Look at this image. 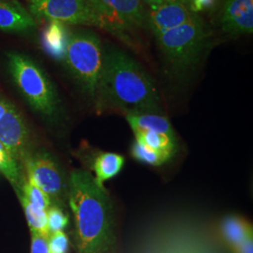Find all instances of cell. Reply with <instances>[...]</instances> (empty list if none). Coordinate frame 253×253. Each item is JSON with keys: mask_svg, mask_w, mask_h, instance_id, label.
<instances>
[{"mask_svg": "<svg viewBox=\"0 0 253 253\" xmlns=\"http://www.w3.org/2000/svg\"><path fill=\"white\" fill-rule=\"evenodd\" d=\"M93 109L98 115H164L153 78L142 64L116 47L104 48Z\"/></svg>", "mask_w": 253, "mask_h": 253, "instance_id": "cell-1", "label": "cell"}, {"mask_svg": "<svg viewBox=\"0 0 253 253\" xmlns=\"http://www.w3.org/2000/svg\"><path fill=\"white\" fill-rule=\"evenodd\" d=\"M68 207L74 222L76 253H117L114 202L106 188L84 169L70 172Z\"/></svg>", "mask_w": 253, "mask_h": 253, "instance_id": "cell-2", "label": "cell"}, {"mask_svg": "<svg viewBox=\"0 0 253 253\" xmlns=\"http://www.w3.org/2000/svg\"><path fill=\"white\" fill-rule=\"evenodd\" d=\"M9 79L27 106L52 130H62L69 118L56 86L44 69L27 54L6 53Z\"/></svg>", "mask_w": 253, "mask_h": 253, "instance_id": "cell-3", "label": "cell"}, {"mask_svg": "<svg viewBox=\"0 0 253 253\" xmlns=\"http://www.w3.org/2000/svg\"><path fill=\"white\" fill-rule=\"evenodd\" d=\"M154 37L164 72L178 81L189 79L196 72L206 58L212 39L202 17Z\"/></svg>", "mask_w": 253, "mask_h": 253, "instance_id": "cell-4", "label": "cell"}, {"mask_svg": "<svg viewBox=\"0 0 253 253\" xmlns=\"http://www.w3.org/2000/svg\"><path fill=\"white\" fill-rule=\"evenodd\" d=\"M104 47L100 38L87 30L74 31L67 39L63 61L85 101L94 107L103 62Z\"/></svg>", "mask_w": 253, "mask_h": 253, "instance_id": "cell-5", "label": "cell"}, {"mask_svg": "<svg viewBox=\"0 0 253 253\" xmlns=\"http://www.w3.org/2000/svg\"><path fill=\"white\" fill-rule=\"evenodd\" d=\"M26 179L42 190L52 206L69 209V174L54 157L43 146L36 145L28 154L24 165Z\"/></svg>", "mask_w": 253, "mask_h": 253, "instance_id": "cell-6", "label": "cell"}, {"mask_svg": "<svg viewBox=\"0 0 253 253\" xmlns=\"http://www.w3.org/2000/svg\"><path fill=\"white\" fill-rule=\"evenodd\" d=\"M28 11L37 20L100 28L115 35L89 0H28Z\"/></svg>", "mask_w": 253, "mask_h": 253, "instance_id": "cell-7", "label": "cell"}, {"mask_svg": "<svg viewBox=\"0 0 253 253\" xmlns=\"http://www.w3.org/2000/svg\"><path fill=\"white\" fill-rule=\"evenodd\" d=\"M0 143L25 174L28 154L36 146L30 126L23 114L10 100L0 95Z\"/></svg>", "mask_w": 253, "mask_h": 253, "instance_id": "cell-8", "label": "cell"}, {"mask_svg": "<svg viewBox=\"0 0 253 253\" xmlns=\"http://www.w3.org/2000/svg\"><path fill=\"white\" fill-rule=\"evenodd\" d=\"M92 7L106 21L115 35L133 45L128 31L146 28L147 9L141 0H89Z\"/></svg>", "mask_w": 253, "mask_h": 253, "instance_id": "cell-9", "label": "cell"}, {"mask_svg": "<svg viewBox=\"0 0 253 253\" xmlns=\"http://www.w3.org/2000/svg\"><path fill=\"white\" fill-rule=\"evenodd\" d=\"M201 17L186 6L174 3L164 2L161 5L147 9L146 28L154 36L180 27L184 24L192 22Z\"/></svg>", "mask_w": 253, "mask_h": 253, "instance_id": "cell-10", "label": "cell"}, {"mask_svg": "<svg viewBox=\"0 0 253 253\" xmlns=\"http://www.w3.org/2000/svg\"><path fill=\"white\" fill-rule=\"evenodd\" d=\"M219 25L228 36L252 35L253 0H225L220 10Z\"/></svg>", "mask_w": 253, "mask_h": 253, "instance_id": "cell-11", "label": "cell"}, {"mask_svg": "<svg viewBox=\"0 0 253 253\" xmlns=\"http://www.w3.org/2000/svg\"><path fill=\"white\" fill-rule=\"evenodd\" d=\"M85 157L86 170L90 172L96 183L105 188V183L118 175L125 165V157L115 152L87 150Z\"/></svg>", "mask_w": 253, "mask_h": 253, "instance_id": "cell-12", "label": "cell"}, {"mask_svg": "<svg viewBox=\"0 0 253 253\" xmlns=\"http://www.w3.org/2000/svg\"><path fill=\"white\" fill-rule=\"evenodd\" d=\"M36 22L17 0H0V31L28 34L36 29Z\"/></svg>", "mask_w": 253, "mask_h": 253, "instance_id": "cell-13", "label": "cell"}, {"mask_svg": "<svg viewBox=\"0 0 253 253\" xmlns=\"http://www.w3.org/2000/svg\"><path fill=\"white\" fill-rule=\"evenodd\" d=\"M125 118L134 134L151 131L176 137L174 128L165 115L139 114L125 116Z\"/></svg>", "mask_w": 253, "mask_h": 253, "instance_id": "cell-14", "label": "cell"}, {"mask_svg": "<svg viewBox=\"0 0 253 253\" xmlns=\"http://www.w3.org/2000/svg\"><path fill=\"white\" fill-rule=\"evenodd\" d=\"M220 234L230 249H234L253 234L252 224L245 218L235 215L225 217L220 224Z\"/></svg>", "mask_w": 253, "mask_h": 253, "instance_id": "cell-15", "label": "cell"}, {"mask_svg": "<svg viewBox=\"0 0 253 253\" xmlns=\"http://www.w3.org/2000/svg\"><path fill=\"white\" fill-rule=\"evenodd\" d=\"M135 140L159 152L168 154L173 157L177 148V138L173 136L157 132L135 133Z\"/></svg>", "mask_w": 253, "mask_h": 253, "instance_id": "cell-16", "label": "cell"}, {"mask_svg": "<svg viewBox=\"0 0 253 253\" xmlns=\"http://www.w3.org/2000/svg\"><path fill=\"white\" fill-rule=\"evenodd\" d=\"M130 155L137 162L154 167L162 166L168 163L172 158L168 154L151 149L136 140L130 146Z\"/></svg>", "mask_w": 253, "mask_h": 253, "instance_id": "cell-17", "label": "cell"}, {"mask_svg": "<svg viewBox=\"0 0 253 253\" xmlns=\"http://www.w3.org/2000/svg\"><path fill=\"white\" fill-rule=\"evenodd\" d=\"M18 199L24 209L30 233L34 232L49 235L47 229V211L32 206L22 195L19 196Z\"/></svg>", "mask_w": 253, "mask_h": 253, "instance_id": "cell-18", "label": "cell"}, {"mask_svg": "<svg viewBox=\"0 0 253 253\" xmlns=\"http://www.w3.org/2000/svg\"><path fill=\"white\" fill-rule=\"evenodd\" d=\"M21 195L32 206L46 211L52 206L51 200L49 199L45 193L27 179L22 187L21 193L17 195V197Z\"/></svg>", "mask_w": 253, "mask_h": 253, "instance_id": "cell-19", "label": "cell"}, {"mask_svg": "<svg viewBox=\"0 0 253 253\" xmlns=\"http://www.w3.org/2000/svg\"><path fill=\"white\" fill-rule=\"evenodd\" d=\"M69 215L67 210L63 208L51 206L47 210V229L49 235L55 232L64 231V229L69 225Z\"/></svg>", "mask_w": 253, "mask_h": 253, "instance_id": "cell-20", "label": "cell"}, {"mask_svg": "<svg viewBox=\"0 0 253 253\" xmlns=\"http://www.w3.org/2000/svg\"><path fill=\"white\" fill-rule=\"evenodd\" d=\"M70 239L64 231L52 233L48 236V253H69Z\"/></svg>", "mask_w": 253, "mask_h": 253, "instance_id": "cell-21", "label": "cell"}, {"mask_svg": "<svg viewBox=\"0 0 253 253\" xmlns=\"http://www.w3.org/2000/svg\"><path fill=\"white\" fill-rule=\"evenodd\" d=\"M48 236L32 232L30 253H48Z\"/></svg>", "mask_w": 253, "mask_h": 253, "instance_id": "cell-22", "label": "cell"}, {"mask_svg": "<svg viewBox=\"0 0 253 253\" xmlns=\"http://www.w3.org/2000/svg\"><path fill=\"white\" fill-rule=\"evenodd\" d=\"M233 253H253V234L249 235L243 242L232 249Z\"/></svg>", "mask_w": 253, "mask_h": 253, "instance_id": "cell-23", "label": "cell"}, {"mask_svg": "<svg viewBox=\"0 0 253 253\" xmlns=\"http://www.w3.org/2000/svg\"><path fill=\"white\" fill-rule=\"evenodd\" d=\"M167 2H174V3H179L187 8H189L190 10L193 11V0H165ZM194 12V11H193Z\"/></svg>", "mask_w": 253, "mask_h": 253, "instance_id": "cell-24", "label": "cell"}, {"mask_svg": "<svg viewBox=\"0 0 253 253\" xmlns=\"http://www.w3.org/2000/svg\"><path fill=\"white\" fill-rule=\"evenodd\" d=\"M145 5L148 6V8H152L155 6H158V5H161L164 2H167L165 0H141Z\"/></svg>", "mask_w": 253, "mask_h": 253, "instance_id": "cell-25", "label": "cell"}, {"mask_svg": "<svg viewBox=\"0 0 253 253\" xmlns=\"http://www.w3.org/2000/svg\"><path fill=\"white\" fill-rule=\"evenodd\" d=\"M0 152H6V153H8L1 143H0Z\"/></svg>", "mask_w": 253, "mask_h": 253, "instance_id": "cell-26", "label": "cell"}]
</instances>
